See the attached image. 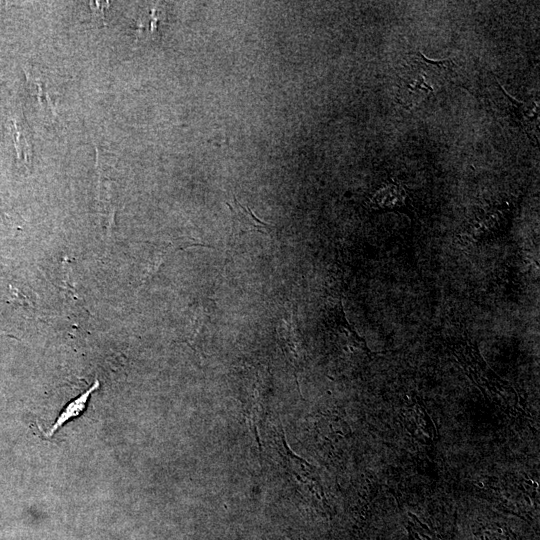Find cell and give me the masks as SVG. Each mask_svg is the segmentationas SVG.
Returning <instances> with one entry per match:
<instances>
[{
  "instance_id": "cell-6",
  "label": "cell",
  "mask_w": 540,
  "mask_h": 540,
  "mask_svg": "<svg viewBox=\"0 0 540 540\" xmlns=\"http://www.w3.org/2000/svg\"><path fill=\"white\" fill-rule=\"evenodd\" d=\"M406 196L402 185L392 181L375 192L369 205L374 210L398 211L405 206Z\"/></svg>"
},
{
  "instance_id": "cell-7",
  "label": "cell",
  "mask_w": 540,
  "mask_h": 540,
  "mask_svg": "<svg viewBox=\"0 0 540 540\" xmlns=\"http://www.w3.org/2000/svg\"><path fill=\"white\" fill-rule=\"evenodd\" d=\"M277 335L285 355L295 367L298 366L300 360V336L295 320L281 319L277 326Z\"/></svg>"
},
{
  "instance_id": "cell-3",
  "label": "cell",
  "mask_w": 540,
  "mask_h": 540,
  "mask_svg": "<svg viewBox=\"0 0 540 540\" xmlns=\"http://www.w3.org/2000/svg\"><path fill=\"white\" fill-rule=\"evenodd\" d=\"M511 214L512 209L503 205L479 207L468 221L460 238L475 245L494 239L508 228Z\"/></svg>"
},
{
  "instance_id": "cell-10",
  "label": "cell",
  "mask_w": 540,
  "mask_h": 540,
  "mask_svg": "<svg viewBox=\"0 0 540 540\" xmlns=\"http://www.w3.org/2000/svg\"><path fill=\"white\" fill-rule=\"evenodd\" d=\"M476 540H518L506 527L497 524L483 526L475 533Z\"/></svg>"
},
{
  "instance_id": "cell-2",
  "label": "cell",
  "mask_w": 540,
  "mask_h": 540,
  "mask_svg": "<svg viewBox=\"0 0 540 540\" xmlns=\"http://www.w3.org/2000/svg\"><path fill=\"white\" fill-rule=\"evenodd\" d=\"M451 351L467 376L479 389L498 395L505 400L514 394L513 388L487 366L478 347L469 338L457 339L452 343Z\"/></svg>"
},
{
  "instance_id": "cell-8",
  "label": "cell",
  "mask_w": 540,
  "mask_h": 540,
  "mask_svg": "<svg viewBox=\"0 0 540 540\" xmlns=\"http://www.w3.org/2000/svg\"><path fill=\"white\" fill-rule=\"evenodd\" d=\"M405 417L404 422L409 423L412 426L408 427L410 432H414V436L418 438H423L425 442L432 441L434 439V426L433 422L428 416L425 408L417 403L409 406L406 409V413L403 415Z\"/></svg>"
},
{
  "instance_id": "cell-11",
  "label": "cell",
  "mask_w": 540,
  "mask_h": 540,
  "mask_svg": "<svg viewBox=\"0 0 540 540\" xmlns=\"http://www.w3.org/2000/svg\"><path fill=\"white\" fill-rule=\"evenodd\" d=\"M408 515L410 519L408 520L407 530L411 540H438L436 534L423 524L419 518L411 513H408Z\"/></svg>"
},
{
  "instance_id": "cell-5",
  "label": "cell",
  "mask_w": 540,
  "mask_h": 540,
  "mask_svg": "<svg viewBox=\"0 0 540 540\" xmlns=\"http://www.w3.org/2000/svg\"><path fill=\"white\" fill-rule=\"evenodd\" d=\"M232 212V231L230 242L249 232H259L269 234L272 231V225L259 219L248 207L243 206L234 196L231 203L227 202Z\"/></svg>"
},
{
  "instance_id": "cell-4",
  "label": "cell",
  "mask_w": 540,
  "mask_h": 540,
  "mask_svg": "<svg viewBox=\"0 0 540 540\" xmlns=\"http://www.w3.org/2000/svg\"><path fill=\"white\" fill-rule=\"evenodd\" d=\"M325 319L326 325L331 331L340 338L345 339L350 347L361 350L369 357L375 355L368 348L364 338L357 333L353 325L347 320L340 299L328 303L326 306Z\"/></svg>"
},
{
  "instance_id": "cell-1",
  "label": "cell",
  "mask_w": 540,
  "mask_h": 540,
  "mask_svg": "<svg viewBox=\"0 0 540 540\" xmlns=\"http://www.w3.org/2000/svg\"><path fill=\"white\" fill-rule=\"evenodd\" d=\"M452 66L448 59L430 60L420 52L409 55L397 75V101L407 108L422 103L447 83Z\"/></svg>"
},
{
  "instance_id": "cell-9",
  "label": "cell",
  "mask_w": 540,
  "mask_h": 540,
  "mask_svg": "<svg viewBox=\"0 0 540 540\" xmlns=\"http://www.w3.org/2000/svg\"><path fill=\"white\" fill-rule=\"evenodd\" d=\"M100 382L96 379L95 382L83 393L70 401L63 411L59 414L53 426L46 434L53 436L54 433L61 428L67 421L79 416L86 408L90 395L99 388Z\"/></svg>"
}]
</instances>
